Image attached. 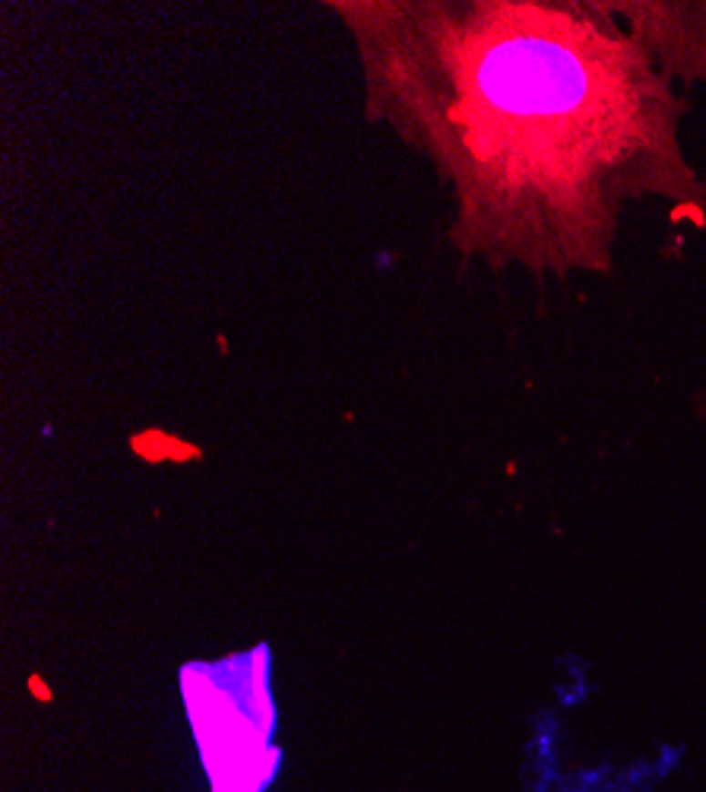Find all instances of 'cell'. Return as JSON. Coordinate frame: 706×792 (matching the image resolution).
<instances>
[{
  "label": "cell",
  "instance_id": "obj_1",
  "mask_svg": "<svg viewBox=\"0 0 706 792\" xmlns=\"http://www.w3.org/2000/svg\"><path fill=\"white\" fill-rule=\"evenodd\" d=\"M459 121L478 231L504 257L605 270L624 197L706 222L675 98L634 36L589 13L495 4L459 38Z\"/></svg>",
  "mask_w": 706,
  "mask_h": 792
},
{
  "label": "cell",
  "instance_id": "obj_2",
  "mask_svg": "<svg viewBox=\"0 0 706 792\" xmlns=\"http://www.w3.org/2000/svg\"><path fill=\"white\" fill-rule=\"evenodd\" d=\"M634 23V38L646 55L659 51L669 67L706 79V6H621Z\"/></svg>",
  "mask_w": 706,
  "mask_h": 792
},
{
  "label": "cell",
  "instance_id": "obj_3",
  "mask_svg": "<svg viewBox=\"0 0 706 792\" xmlns=\"http://www.w3.org/2000/svg\"><path fill=\"white\" fill-rule=\"evenodd\" d=\"M29 684H32V691H36V697H38V701H51V691H48V684H42V682H38V678H32Z\"/></svg>",
  "mask_w": 706,
  "mask_h": 792
}]
</instances>
